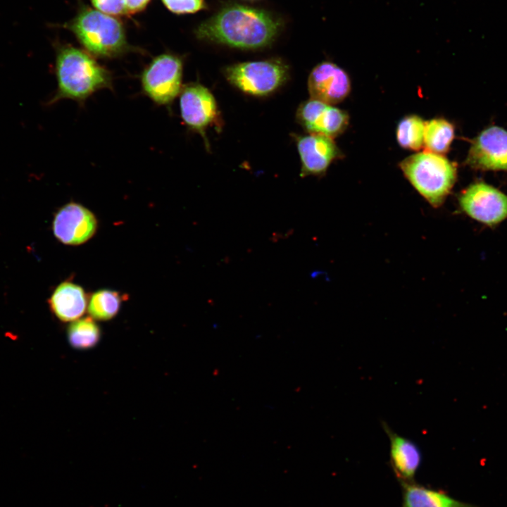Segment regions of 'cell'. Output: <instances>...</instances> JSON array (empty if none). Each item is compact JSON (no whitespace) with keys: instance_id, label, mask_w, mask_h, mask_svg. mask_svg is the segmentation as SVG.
<instances>
[{"instance_id":"1","label":"cell","mask_w":507,"mask_h":507,"mask_svg":"<svg viewBox=\"0 0 507 507\" xmlns=\"http://www.w3.org/2000/svg\"><path fill=\"white\" fill-rule=\"evenodd\" d=\"M280 27V23L264 11L233 5L202 23L196 34L201 39L230 47L256 49L270 45Z\"/></svg>"},{"instance_id":"2","label":"cell","mask_w":507,"mask_h":507,"mask_svg":"<svg viewBox=\"0 0 507 507\" xmlns=\"http://www.w3.org/2000/svg\"><path fill=\"white\" fill-rule=\"evenodd\" d=\"M54 69L57 88L47 106L65 99L83 102L99 90L112 89V74L79 49L58 48Z\"/></svg>"},{"instance_id":"3","label":"cell","mask_w":507,"mask_h":507,"mask_svg":"<svg viewBox=\"0 0 507 507\" xmlns=\"http://www.w3.org/2000/svg\"><path fill=\"white\" fill-rule=\"evenodd\" d=\"M399 166L413 187L434 208L443 204L456 179L454 163L442 154L427 151L409 156Z\"/></svg>"},{"instance_id":"4","label":"cell","mask_w":507,"mask_h":507,"mask_svg":"<svg viewBox=\"0 0 507 507\" xmlns=\"http://www.w3.org/2000/svg\"><path fill=\"white\" fill-rule=\"evenodd\" d=\"M71 28L81 44L94 55L112 57L123 52L126 47L120 22L99 11H83L75 18Z\"/></svg>"},{"instance_id":"5","label":"cell","mask_w":507,"mask_h":507,"mask_svg":"<svg viewBox=\"0 0 507 507\" xmlns=\"http://www.w3.org/2000/svg\"><path fill=\"white\" fill-rule=\"evenodd\" d=\"M287 65L280 59L235 63L225 68L227 80L242 92L256 96L272 94L287 80Z\"/></svg>"},{"instance_id":"6","label":"cell","mask_w":507,"mask_h":507,"mask_svg":"<svg viewBox=\"0 0 507 507\" xmlns=\"http://www.w3.org/2000/svg\"><path fill=\"white\" fill-rule=\"evenodd\" d=\"M182 61L177 56L155 57L141 75L143 92L157 105H170L182 89Z\"/></svg>"},{"instance_id":"7","label":"cell","mask_w":507,"mask_h":507,"mask_svg":"<svg viewBox=\"0 0 507 507\" xmlns=\"http://www.w3.org/2000/svg\"><path fill=\"white\" fill-rule=\"evenodd\" d=\"M458 200L467 215L486 225H493L507 218V196L486 183L470 185Z\"/></svg>"},{"instance_id":"8","label":"cell","mask_w":507,"mask_h":507,"mask_svg":"<svg viewBox=\"0 0 507 507\" xmlns=\"http://www.w3.org/2000/svg\"><path fill=\"white\" fill-rule=\"evenodd\" d=\"M180 109L185 125L200 134L208 146L206 130L219 118L217 104L211 92L197 82L184 85L180 93Z\"/></svg>"},{"instance_id":"9","label":"cell","mask_w":507,"mask_h":507,"mask_svg":"<svg viewBox=\"0 0 507 507\" xmlns=\"http://www.w3.org/2000/svg\"><path fill=\"white\" fill-rule=\"evenodd\" d=\"M95 215L80 204L70 202L58 209L54 215L52 230L56 238L68 245H79L96 232Z\"/></svg>"},{"instance_id":"10","label":"cell","mask_w":507,"mask_h":507,"mask_svg":"<svg viewBox=\"0 0 507 507\" xmlns=\"http://www.w3.org/2000/svg\"><path fill=\"white\" fill-rule=\"evenodd\" d=\"M296 118L310 134H323L332 139L344 132L349 120L346 111L312 99L301 104Z\"/></svg>"},{"instance_id":"11","label":"cell","mask_w":507,"mask_h":507,"mask_svg":"<svg viewBox=\"0 0 507 507\" xmlns=\"http://www.w3.org/2000/svg\"><path fill=\"white\" fill-rule=\"evenodd\" d=\"M293 137L301 158L300 176L302 177L325 175L330 165L343 156L330 137L310 133L302 136L294 134Z\"/></svg>"},{"instance_id":"12","label":"cell","mask_w":507,"mask_h":507,"mask_svg":"<svg viewBox=\"0 0 507 507\" xmlns=\"http://www.w3.org/2000/svg\"><path fill=\"white\" fill-rule=\"evenodd\" d=\"M311 99L330 105L346 98L351 91V80L346 72L334 63L324 61L311 70L308 79Z\"/></svg>"},{"instance_id":"13","label":"cell","mask_w":507,"mask_h":507,"mask_svg":"<svg viewBox=\"0 0 507 507\" xmlns=\"http://www.w3.org/2000/svg\"><path fill=\"white\" fill-rule=\"evenodd\" d=\"M466 163L475 168L507 171V131L497 126L483 130L473 141Z\"/></svg>"},{"instance_id":"14","label":"cell","mask_w":507,"mask_h":507,"mask_svg":"<svg viewBox=\"0 0 507 507\" xmlns=\"http://www.w3.org/2000/svg\"><path fill=\"white\" fill-rule=\"evenodd\" d=\"M382 428L390 442L389 463L399 482H414L415 475L422 463L419 446L411 439L394 432L386 422Z\"/></svg>"},{"instance_id":"15","label":"cell","mask_w":507,"mask_h":507,"mask_svg":"<svg viewBox=\"0 0 507 507\" xmlns=\"http://www.w3.org/2000/svg\"><path fill=\"white\" fill-rule=\"evenodd\" d=\"M52 312L61 321H75L87 308V296L82 287L63 282L56 287L49 299Z\"/></svg>"},{"instance_id":"16","label":"cell","mask_w":507,"mask_h":507,"mask_svg":"<svg viewBox=\"0 0 507 507\" xmlns=\"http://www.w3.org/2000/svg\"><path fill=\"white\" fill-rule=\"evenodd\" d=\"M401 507H476L456 500L442 491L425 487L414 482H400Z\"/></svg>"},{"instance_id":"17","label":"cell","mask_w":507,"mask_h":507,"mask_svg":"<svg viewBox=\"0 0 507 507\" xmlns=\"http://www.w3.org/2000/svg\"><path fill=\"white\" fill-rule=\"evenodd\" d=\"M454 137L453 125L444 118H434L425 122L424 148L434 154L446 153Z\"/></svg>"},{"instance_id":"18","label":"cell","mask_w":507,"mask_h":507,"mask_svg":"<svg viewBox=\"0 0 507 507\" xmlns=\"http://www.w3.org/2000/svg\"><path fill=\"white\" fill-rule=\"evenodd\" d=\"M425 122L417 115L402 118L396 128V139L403 149L418 151L424 146Z\"/></svg>"},{"instance_id":"19","label":"cell","mask_w":507,"mask_h":507,"mask_svg":"<svg viewBox=\"0 0 507 507\" xmlns=\"http://www.w3.org/2000/svg\"><path fill=\"white\" fill-rule=\"evenodd\" d=\"M123 296L115 291L101 289L90 298L88 311L91 317L98 320H108L119 311Z\"/></svg>"},{"instance_id":"20","label":"cell","mask_w":507,"mask_h":507,"mask_svg":"<svg viewBox=\"0 0 507 507\" xmlns=\"http://www.w3.org/2000/svg\"><path fill=\"white\" fill-rule=\"evenodd\" d=\"M68 338L73 347L87 349L95 346L99 342L100 330L92 317L83 318L70 325Z\"/></svg>"},{"instance_id":"21","label":"cell","mask_w":507,"mask_h":507,"mask_svg":"<svg viewBox=\"0 0 507 507\" xmlns=\"http://www.w3.org/2000/svg\"><path fill=\"white\" fill-rule=\"evenodd\" d=\"M171 11L177 13H194L204 7L203 0H163Z\"/></svg>"},{"instance_id":"22","label":"cell","mask_w":507,"mask_h":507,"mask_svg":"<svg viewBox=\"0 0 507 507\" xmlns=\"http://www.w3.org/2000/svg\"><path fill=\"white\" fill-rule=\"evenodd\" d=\"M93 5L104 13L121 15L127 13L125 0H91Z\"/></svg>"},{"instance_id":"23","label":"cell","mask_w":507,"mask_h":507,"mask_svg":"<svg viewBox=\"0 0 507 507\" xmlns=\"http://www.w3.org/2000/svg\"><path fill=\"white\" fill-rule=\"evenodd\" d=\"M149 0H125L127 13H132L142 10Z\"/></svg>"}]
</instances>
